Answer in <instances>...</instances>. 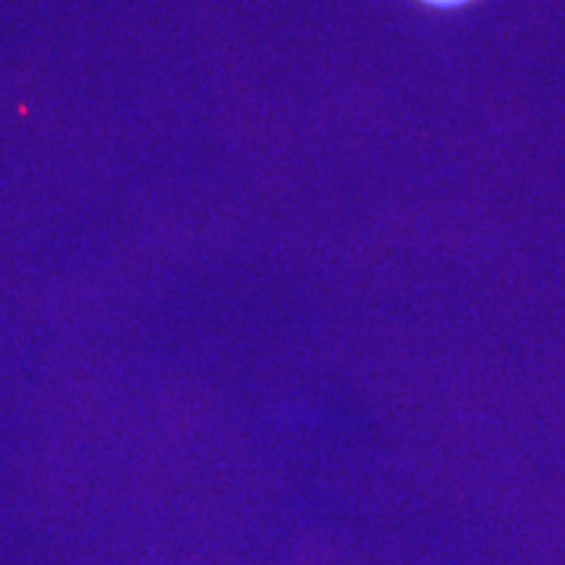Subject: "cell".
I'll return each instance as SVG.
<instances>
[{"instance_id": "1", "label": "cell", "mask_w": 565, "mask_h": 565, "mask_svg": "<svg viewBox=\"0 0 565 565\" xmlns=\"http://www.w3.org/2000/svg\"><path fill=\"white\" fill-rule=\"evenodd\" d=\"M440 3H454V0H440Z\"/></svg>"}]
</instances>
